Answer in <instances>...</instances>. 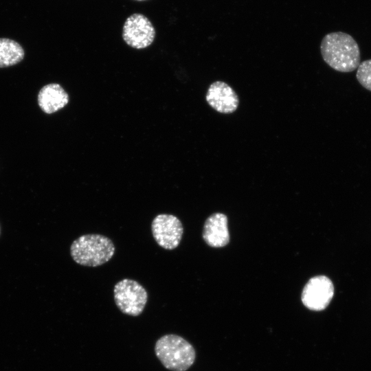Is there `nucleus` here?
<instances>
[{"instance_id":"8","label":"nucleus","mask_w":371,"mask_h":371,"mask_svg":"<svg viewBox=\"0 0 371 371\" xmlns=\"http://www.w3.org/2000/svg\"><path fill=\"white\" fill-rule=\"evenodd\" d=\"M205 100L210 107L222 114L234 113L239 105V98L236 91L221 80H216L209 86Z\"/></svg>"},{"instance_id":"13","label":"nucleus","mask_w":371,"mask_h":371,"mask_svg":"<svg viewBox=\"0 0 371 371\" xmlns=\"http://www.w3.org/2000/svg\"><path fill=\"white\" fill-rule=\"evenodd\" d=\"M134 1H146V0H134Z\"/></svg>"},{"instance_id":"9","label":"nucleus","mask_w":371,"mask_h":371,"mask_svg":"<svg viewBox=\"0 0 371 371\" xmlns=\"http://www.w3.org/2000/svg\"><path fill=\"white\" fill-rule=\"evenodd\" d=\"M203 238L210 247L225 246L229 241L227 216L221 213L210 216L203 226Z\"/></svg>"},{"instance_id":"12","label":"nucleus","mask_w":371,"mask_h":371,"mask_svg":"<svg viewBox=\"0 0 371 371\" xmlns=\"http://www.w3.org/2000/svg\"><path fill=\"white\" fill-rule=\"evenodd\" d=\"M356 78L361 85L371 91V59L361 62L357 68Z\"/></svg>"},{"instance_id":"1","label":"nucleus","mask_w":371,"mask_h":371,"mask_svg":"<svg viewBox=\"0 0 371 371\" xmlns=\"http://www.w3.org/2000/svg\"><path fill=\"white\" fill-rule=\"evenodd\" d=\"M323 60L339 72H351L361 63L360 49L357 41L348 34L334 32L326 34L320 44Z\"/></svg>"},{"instance_id":"2","label":"nucleus","mask_w":371,"mask_h":371,"mask_svg":"<svg viewBox=\"0 0 371 371\" xmlns=\"http://www.w3.org/2000/svg\"><path fill=\"white\" fill-rule=\"evenodd\" d=\"M113 242L99 234H84L75 239L70 246V254L77 264L95 267L104 265L113 256Z\"/></svg>"},{"instance_id":"3","label":"nucleus","mask_w":371,"mask_h":371,"mask_svg":"<svg viewBox=\"0 0 371 371\" xmlns=\"http://www.w3.org/2000/svg\"><path fill=\"white\" fill-rule=\"evenodd\" d=\"M155 352L162 365L172 371H186L196 358L193 346L184 338L168 334L157 339Z\"/></svg>"},{"instance_id":"11","label":"nucleus","mask_w":371,"mask_h":371,"mask_svg":"<svg viewBox=\"0 0 371 371\" xmlns=\"http://www.w3.org/2000/svg\"><path fill=\"white\" fill-rule=\"evenodd\" d=\"M24 55V49L18 42L0 38V68L18 64L23 59Z\"/></svg>"},{"instance_id":"7","label":"nucleus","mask_w":371,"mask_h":371,"mask_svg":"<svg viewBox=\"0 0 371 371\" xmlns=\"http://www.w3.org/2000/svg\"><path fill=\"white\" fill-rule=\"evenodd\" d=\"M334 295L332 281L324 276L311 278L302 293V302L312 311H322L330 304Z\"/></svg>"},{"instance_id":"6","label":"nucleus","mask_w":371,"mask_h":371,"mask_svg":"<svg viewBox=\"0 0 371 371\" xmlns=\"http://www.w3.org/2000/svg\"><path fill=\"white\" fill-rule=\"evenodd\" d=\"M151 232L155 240L160 247L172 250L179 246L181 240L183 227L176 216L160 214L153 218Z\"/></svg>"},{"instance_id":"14","label":"nucleus","mask_w":371,"mask_h":371,"mask_svg":"<svg viewBox=\"0 0 371 371\" xmlns=\"http://www.w3.org/2000/svg\"><path fill=\"white\" fill-rule=\"evenodd\" d=\"M0 234H1V228H0Z\"/></svg>"},{"instance_id":"10","label":"nucleus","mask_w":371,"mask_h":371,"mask_svg":"<svg viewBox=\"0 0 371 371\" xmlns=\"http://www.w3.org/2000/svg\"><path fill=\"white\" fill-rule=\"evenodd\" d=\"M69 100L68 93L57 83L43 86L38 94V104L47 114L60 110L68 104Z\"/></svg>"},{"instance_id":"5","label":"nucleus","mask_w":371,"mask_h":371,"mask_svg":"<svg viewBox=\"0 0 371 371\" xmlns=\"http://www.w3.org/2000/svg\"><path fill=\"white\" fill-rule=\"evenodd\" d=\"M155 37V27L144 14L135 13L126 19L122 28V38L130 47L137 49L146 48L153 43Z\"/></svg>"},{"instance_id":"4","label":"nucleus","mask_w":371,"mask_h":371,"mask_svg":"<svg viewBox=\"0 0 371 371\" xmlns=\"http://www.w3.org/2000/svg\"><path fill=\"white\" fill-rule=\"evenodd\" d=\"M113 296L120 311L134 317L142 313L148 301V293L145 288L136 280L128 278L115 284Z\"/></svg>"}]
</instances>
